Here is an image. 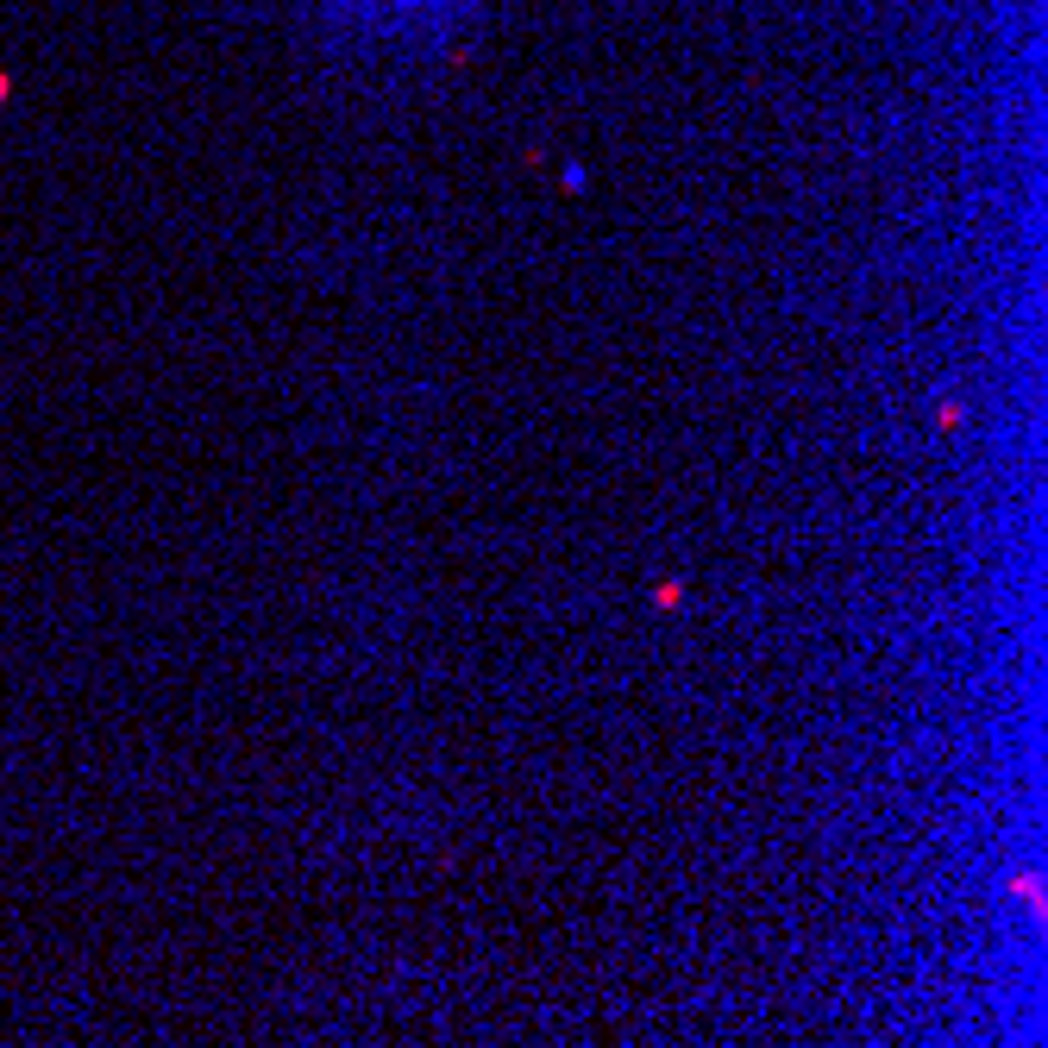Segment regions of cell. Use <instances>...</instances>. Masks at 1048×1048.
Listing matches in <instances>:
<instances>
[]
</instances>
